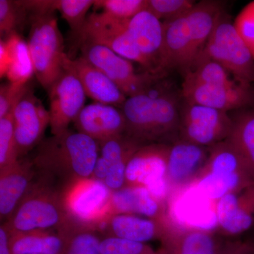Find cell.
Returning a JSON list of instances; mask_svg holds the SVG:
<instances>
[{
	"mask_svg": "<svg viewBox=\"0 0 254 254\" xmlns=\"http://www.w3.org/2000/svg\"><path fill=\"white\" fill-rule=\"evenodd\" d=\"M181 90L161 81L148 91L128 97L121 110L126 120L125 134L142 145L172 144L179 139Z\"/></svg>",
	"mask_w": 254,
	"mask_h": 254,
	"instance_id": "cell-1",
	"label": "cell"
},
{
	"mask_svg": "<svg viewBox=\"0 0 254 254\" xmlns=\"http://www.w3.org/2000/svg\"><path fill=\"white\" fill-rule=\"evenodd\" d=\"M31 159L37 175L60 188L93 175L99 153V144L93 138L68 128L53 135L36 147Z\"/></svg>",
	"mask_w": 254,
	"mask_h": 254,
	"instance_id": "cell-2",
	"label": "cell"
},
{
	"mask_svg": "<svg viewBox=\"0 0 254 254\" xmlns=\"http://www.w3.org/2000/svg\"><path fill=\"white\" fill-rule=\"evenodd\" d=\"M71 221L64 205L61 188L37 175L28 193L6 222L11 234L58 230Z\"/></svg>",
	"mask_w": 254,
	"mask_h": 254,
	"instance_id": "cell-3",
	"label": "cell"
},
{
	"mask_svg": "<svg viewBox=\"0 0 254 254\" xmlns=\"http://www.w3.org/2000/svg\"><path fill=\"white\" fill-rule=\"evenodd\" d=\"M55 13H31L29 16L28 45L35 76L47 91L64 71V38Z\"/></svg>",
	"mask_w": 254,
	"mask_h": 254,
	"instance_id": "cell-4",
	"label": "cell"
},
{
	"mask_svg": "<svg viewBox=\"0 0 254 254\" xmlns=\"http://www.w3.org/2000/svg\"><path fill=\"white\" fill-rule=\"evenodd\" d=\"M201 53L220 64L239 81L254 83V59L226 11L219 17Z\"/></svg>",
	"mask_w": 254,
	"mask_h": 254,
	"instance_id": "cell-5",
	"label": "cell"
},
{
	"mask_svg": "<svg viewBox=\"0 0 254 254\" xmlns=\"http://www.w3.org/2000/svg\"><path fill=\"white\" fill-rule=\"evenodd\" d=\"M62 197L68 218L72 221L98 227L113 215L111 190L95 179H81L62 188Z\"/></svg>",
	"mask_w": 254,
	"mask_h": 254,
	"instance_id": "cell-6",
	"label": "cell"
},
{
	"mask_svg": "<svg viewBox=\"0 0 254 254\" xmlns=\"http://www.w3.org/2000/svg\"><path fill=\"white\" fill-rule=\"evenodd\" d=\"M171 144L142 145L127 164L125 186L143 187L154 198L168 205L171 190L168 180V161Z\"/></svg>",
	"mask_w": 254,
	"mask_h": 254,
	"instance_id": "cell-7",
	"label": "cell"
},
{
	"mask_svg": "<svg viewBox=\"0 0 254 254\" xmlns=\"http://www.w3.org/2000/svg\"><path fill=\"white\" fill-rule=\"evenodd\" d=\"M82 57L105 73L128 97L148 91L165 76L137 73L132 62L113 50L90 41L79 43Z\"/></svg>",
	"mask_w": 254,
	"mask_h": 254,
	"instance_id": "cell-8",
	"label": "cell"
},
{
	"mask_svg": "<svg viewBox=\"0 0 254 254\" xmlns=\"http://www.w3.org/2000/svg\"><path fill=\"white\" fill-rule=\"evenodd\" d=\"M232 127L227 112L190 103L182 98L179 138L210 148L226 141Z\"/></svg>",
	"mask_w": 254,
	"mask_h": 254,
	"instance_id": "cell-9",
	"label": "cell"
},
{
	"mask_svg": "<svg viewBox=\"0 0 254 254\" xmlns=\"http://www.w3.org/2000/svg\"><path fill=\"white\" fill-rule=\"evenodd\" d=\"M76 36L79 38L78 43L90 41L106 47L125 59L139 64L146 72L150 73L149 64L127 31L125 21L103 12L93 13L87 17Z\"/></svg>",
	"mask_w": 254,
	"mask_h": 254,
	"instance_id": "cell-10",
	"label": "cell"
},
{
	"mask_svg": "<svg viewBox=\"0 0 254 254\" xmlns=\"http://www.w3.org/2000/svg\"><path fill=\"white\" fill-rule=\"evenodd\" d=\"M181 92L182 98L187 101L227 113L254 106V87L245 82L212 85L185 79Z\"/></svg>",
	"mask_w": 254,
	"mask_h": 254,
	"instance_id": "cell-11",
	"label": "cell"
},
{
	"mask_svg": "<svg viewBox=\"0 0 254 254\" xmlns=\"http://www.w3.org/2000/svg\"><path fill=\"white\" fill-rule=\"evenodd\" d=\"M13 120L18 158L21 159L43 141L50 126L49 110L29 88L14 107Z\"/></svg>",
	"mask_w": 254,
	"mask_h": 254,
	"instance_id": "cell-12",
	"label": "cell"
},
{
	"mask_svg": "<svg viewBox=\"0 0 254 254\" xmlns=\"http://www.w3.org/2000/svg\"><path fill=\"white\" fill-rule=\"evenodd\" d=\"M50 100V127L53 135L68 129L85 107L86 94L77 78L64 71L48 91Z\"/></svg>",
	"mask_w": 254,
	"mask_h": 254,
	"instance_id": "cell-13",
	"label": "cell"
},
{
	"mask_svg": "<svg viewBox=\"0 0 254 254\" xmlns=\"http://www.w3.org/2000/svg\"><path fill=\"white\" fill-rule=\"evenodd\" d=\"M99 144L92 178L103 182L111 191L123 188L127 164L141 143L124 133Z\"/></svg>",
	"mask_w": 254,
	"mask_h": 254,
	"instance_id": "cell-14",
	"label": "cell"
},
{
	"mask_svg": "<svg viewBox=\"0 0 254 254\" xmlns=\"http://www.w3.org/2000/svg\"><path fill=\"white\" fill-rule=\"evenodd\" d=\"M216 203L190 185L169 199V220L182 227L213 231L217 227Z\"/></svg>",
	"mask_w": 254,
	"mask_h": 254,
	"instance_id": "cell-15",
	"label": "cell"
},
{
	"mask_svg": "<svg viewBox=\"0 0 254 254\" xmlns=\"http://www.w3.org/2000/svg\"><path fill=\"white\" fill-rule=\"evenodd\" d=\"M217 228L237 237L254 227V182L227 193L216 203Z\"/></svg>",
	"mask_w": 254,
	"mask_h": 254,
	"instance_id": "cell-16",
	"label": "cell"
},
{
	"mask_svg": "<svg viewBox=\"0 0 254 254\" xmlns=\"http://www.w3.org/2000/svg\"><path fill=\"white\" fill-rule=\"evenodd\" d=\"M209 153L210 148L180 138L172 143L168 161V180L171 195L194 181L204 168Z\"/></svg>",
	"mask_w": 254,
	"mask_h": 254,
	"instance_id": "cell-17",
	"label": "cell"
},
{
	"mask_svg": "<svg viewBox=\"0 0 254 254\" xmlns=\"http://www.w3.org/2000/svg\"><path fill=\"white\" fill-rule=\"evenodd\" d=\"M125 25L143 58L149 64L150 73L165 76L162 72L164 41L163 21L146 9L131 19L125 21Z\"/></svg>",
	"mask_w": 254,
	"mask_h": 254,
	"instance_id": "cell-18",
	"label": "cell"
},
{
	"mask_svg": "<svg viewBox=\"0 0 254 254\" xmlns=\"http://www.w3.org/2000/svg\"><path fill=\"white\" fill-rule=\"evenodd\" d=\"M64 71L72 73L80 81L86 96L96 103L121 108L127 95L110 78L83 57L71 59L65 55L63 63Z\"/></svg>",
	"mask_w": 254,
	"mask_h": 254,
	"instance_id": "cell-19",
	"label": "cell"
},
{
	"mask_svg": "<svg viewBox=\"0 0 254 254\" xmlns=\"http://www.w3.org/2000/svg\"><path fill=\"white\" fill-rule=\"evenodd\" d=\"M73 124L77 131L98 143L126 132V120L121 108L96 102L85 106Z\"/></svg>",
	"mask_w": 254,
	"mask_h": 254,
	"instance_id": "cell-20",
	"label": "cell"
},
{
	"mask_svg": "<svg viewBox=\"0 0 254 254\" xmlns=\"http://www.w3.org/2000/svg\"><path fill=\"white\" fill-rule=\"evenodd\" d=\"M164 29L163 56L162 72L177 69L185 74L196 60L185 16L163 21Z\"/></svg>",
	"mask_w": 254,
	"mask_h": 254,
	"instance_id": "cell-21",
	"label": "cell"
},
{
	"mask_svg": "<svg viewBox=\"0 0 254 254\" xmlns=\"http://www.w3.org/2000/svg\"><path fill=\"white\" fill-rule=\"evenodd\" d=\"M31 160L19 159L9 168L0 170V218L3 223L14 213L36 180Z\"/></svg>",
	"mask_w": 254,
	"mask_h": 254,
	"instance_id": "cell-22",
	"label": "cell"
},
{
	"mask_svg": "<svg viewBox=\"0 0 254 254\" xmlns=\"http://www.w3.org/2000/svg\"><path fill=\"white\" fill-rule=\"evenodd\" d=\"M160 241L169 254H218L223 242L214 231L182 227L171 222Z\"/></svg>",
	"mask_w": 254,
	"mask_h": 254,
	"instance_id": "cell-23",
	"label": "cell"
},
{
	"mask_svg": "<svg viewBox=\"0 0 254 254\" xmlns=\"http://www.w3.org/2000/svg\"><path fill=\"white\" fill-rule=\"evenodd\" d=\"M168 222H163L131 214L112 215L98 229L102 237H112L145 243L161 240Z\"/></svg>",
	"mask_w": 254,
	"mask_h": 254,
	"instance_id": "cell-24",
	"label": "cell"
},
{
	"mask_svg": "<svg viewBox=\"0 0 254 254\" xmlns=\"http://www.w3.org/2000/svg\"><path fill=\"white\" fill-rule=\"evenodd\" d=\"M111 208L113 215L131 214L163 222L169 221L168 206L143 187L125 186L112 192Z\"/></svg>",
	"mask_w": 254,
	"mask_h": 254,
	"instance_id": "cell-25",
	"label": "cell"
},
{
	"mask_svg": "<svg viewBox=\"0 0 254 254\" xmlns=\"http://www.w3.org/2000/svg\"><path fill=\"white\" fill-rule=\"evenodd\" d=\"M225 11L224 1L203 0L195 3L185 15L197 58L204 49L219 17Z\"/></svg>",
	"mask_w": 254,
	"mask_h": 254,
	"instance_id": "cell-26",
	"label": "cell"
},
{
	"mask_svg": "<svg viewBox=\"0 0 254 254\" xmlns=\"http://www.w3.org/2000/svg\"><path fill=\"white\" fill-rule=\"evenodd\" d=\"M227 141L238 152L254 178V106L236 110Z\"/></svg>",
	"mask_w": 254,
	"mask_h": 254,
	"instance_id": "cell-27",
	"label": "cell"
},
{
	"mask_svg": "<svg viewBox=\"0 0 254 254\" xmlns=\"http://www.w3.org/2000/svg\"><path fill=\"white\" fill-rule=\"evenodd\" d=\"M95 0H29L25 6L31 13L59 11L75 35L86 22L87 13Z\"/></svg>",
	"mask_w": 254,
	"mask_h": 254,
	"instance_id": "cell-28",
	"label": "cell"
},
{
	"mask_svg": "<svg viewBox=\"0 0 254 254\" xmlns=\"http://www.w3.org/2000/svg\"><path fill=\"white\" fill-rule=\"evenodd\" d=\"M11 254H61L63 240L58 230L11 234Z\"/></svg>",
	"mask_w": 254,
	"mask_h": 254,
	"instance_id": "cell-29",
	"label": "cell"
},
{
	"mask_svg": "<svg viewBox=\"0 0 254 254\" xmlns=\"http://www.w3.org/2000/svg\"><path fill=\"white\" fill-rule=\"evenodd\" d=\"M58 231L63 240L61 254H102V236L93 227L71 220Z\"/></svg>",
	"mask_w": 254,
	"mask_h": 254,
	"instance_id": "cell-30",
	"label": "cell"
},
{
	"mask_svg": "<svg viewBox=\"0 0 254 254\" xmlns=\"http://www.w3.org/2000/svg\"><path fill=\"white\" fill-rule=\"evenodd\" d=\"M4 42L9 55V66L6 77L9 83L26 84L35 75L28 42L18 33H11Z\"/></svg>",
	"mask_w": 254,
	"mask_h": 254,
	"instance_id": "cell-31",
	"label": "cell"
},
{
	"mask_svg": "<svg viewBox=\"0 0 254 254\" xmlns=\"http://www.w3.org/2000/svg\"><path fill=\"white\" fill-rule=\"evenodd\" d=\"M185 79L212 85H232L240 81L222 65L200 53L193 66L185 74Z\"/></svg>",
	"mask_w": 254,
	"mask_h": 254,
	"instance_id": "cell-32",
	"label": "cell"
},
{
	"mask_svg": "<svg viewBox=\"0 0 254 254\" xmlns=\"http://www.w3.org/2000/svg\"><path fill=\"white\" fill-rule=\"evenodd\" d=\"M30 12L22 1L0 0V33L1 36H9L18 33L26 21H29Z\"/></svg>",
	"mask_w": 254,
	"mask_h": 254,
	"instance_id": "cell-33",
	"label": "cell"
},
{
	"mask_svg": "<svg viewBox=\"0 0 254 254\" xmlns=\"http://www.w3.org/2000/svg\"><path fill=\"white\" fill-rule=\"evenodd\" d=\"M18 160L12 111L0 119V170L9 168Z\"/></svg>",
	"mask_w": 254,
	"mask_h": 254,
	"instance_id": "cell-34",
	"label": "cell"
},
{
	"mask_svg": "<svg viewBox=\"0 0 254 254\" xmlns=\"http://www.w3.org/2000/svg\"><path fill=\"white\" fill-rule=\"evenodd\" d=\"M147 3V0H95L93 6L110 17L127 21L146 9Z\"/></svg>",
	"mask_w": 254,
	"mask_h": 254,
	"instance_id": "cell-35",
	"label": "cell"
},
{
	"mask_svg": "<svg viewBox=\"0 0 254 254\" xmlns=\"http://www.w3.org/2000/svg\"><path fill=\"white\" fill-rule=\"evenodd\" d=\"M147 9L160 21H165L185 16L195 4L190 0H147Z\"/></svg>",
	"mask_w": 254,
	"mask_h": 254,
	"instance_id": "cell-36",
	"label": "cell"
},
{
	"mask_svg": "<svg viewBox=\"0 0 254 254\" xmlns=\"http://www.w3.org/2000/svg\"><path fill=\"white\" fill-rule=\"evenodd\" d=\"M102 254H156V251L145 243L112 237H102Z\"/></svg>",
	"mask_w": 254,
	"mask_h": 254,
	"instance_id": "cell-37",
	"label": "cell"
},
{
	"mask_svg": "<svg viewBox=\"0 0 254 254\" xmlns=\"http://www.w3.org/2000/svg\"><path fill=\"white\" fill-rule=\"evenodd\" d=\"M234 26L254 59V1L241 10L234 21Z\"/></svg>",
	"mask_w": 254,
	"mask_h": 254,
	"instance_id": "cell-38",
	"label": "cell"
},
{
	"mask_svg": "<svg viewBox=\"0 0 254 254\" xmlns=\"http://www.w3.org/2000/svg\"><path fill=\"white\" fill-rule=\"evenodd\" d=\"M30 87L22 83H9L0 88V119L14 110V107Z\"/></svg>",
	"mask_w": 254,
	"mask_h": 254,
	"instance_id": "cell-39",
	"label": "cell"
},
{
	"mask_svg": "<svg viewBox=\"0 0 254 254\" xmlns=\"http://www.w3.org/2000/svg\"><path fill=\"white\" fill-rule=\"evenodd\" d=\"M218 254H254V241H225L222 242Z\"/></svg>",
	"mask_w": 254,
	"mask_h": 254,
	"instance_id": "cell-40",
	"label": "cell"
},
{
	"mask_svg": "<svg viewBox=\"0 0 254 254\" xmlns=\"http://www.w3.org/2000/svg\"><path fill=\"white\" fill-rule=\"evenodd\" d=\"M11 235L4 224L0 226V254H11Z\"/></svg>",
	"mask_w": 254,
	"mask_h": 254,
	"instance_id": "cell-41",
	"label": "cell"
},
{
	"mask_svg": "<svg viewBox=\"0 0 254 254\" xmlns=\"http://www.w3.org/2000/svg\"><path fill=\"white\" fill-rule=\"evenodd\" d=\"M9 66V55L4 40L0 41V76H6Z\"/></svg>",
	"mask_w": 254,
	"mask_h": 254,
	"instance_id": "cell-42",
	"label": "cell"
},
{
	"mask_svg": "<svg viewBox=\"0 0 254 254\" xmlns=\"http://www.w3.org/2000/svg\"><path fill=\"white\" fill-rule=\"evenodd\" d=\"M156 254H169V253L165 249L161 247L156 251Z\"/></svg>",
	"mask_w": 254,
	"mask_h": 254,
	"instance_id": "cell-43",
	"label": "cell"
},
{
	"mask_svg": "<svg viewBox=\"0 0 254 254\" xmlns=\"http://www.w3.org/2000/svg\"><path fill=\"white\" fill-rule=\"evenodd\" d=\"M253 229H254V228H253Z\"/></svg>",
	"mask_w": 254,
	"mask_h": 254,
	"instance_id": "cell-44",
	"label": "cell"
}]
</instances>
